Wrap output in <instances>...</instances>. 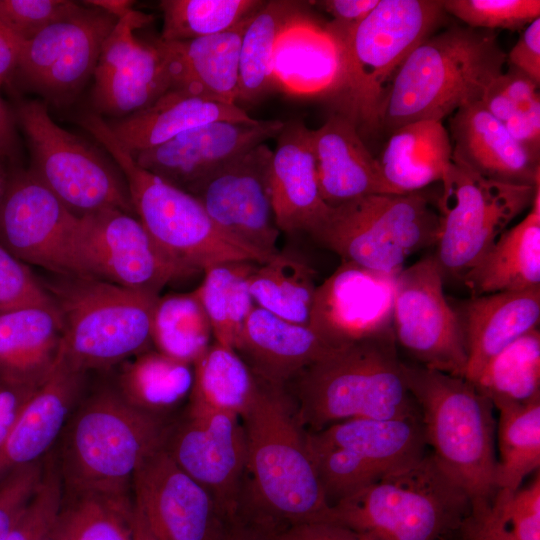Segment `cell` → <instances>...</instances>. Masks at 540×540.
Returning <instances> with one entry per match:
<instances>
[{"label": "cell", "instance_id": "26", "mask_svg": "<svg viewBox=\"0 0 540 540\" xmlns=\"http://www.w3.org/2000/svg\"><path fill=\"white\" fill-rule=\"evenodd\" d=\"M321 196L330 207L370 194H398L386 181L353 120L332 114L311 129Z\"/></svg>", "mask_w": 540, "mask_h": 540}, {"label": "cell", "instance_id": "6", "mask_svg": "<svg viewBox=\"0 0 540 540\" xmlns=\"http://www.w3.org/2000/svg\"><path fill=\"white\" fill-rule=\"evenodd\" d=\"M469 511L461 486L425 453L337 502L330 522L369 540H439L454 534Z\"/></svg>", "mask_w": 540, "mask_h": 540}, {"label": "cell", "instance_id": "22", "mask_svg": "<svg viewBox=\"0 0 540 540\" xmlns=\"http://www.w3.org/2000/svg\"><path fill=\"white\" fill-rule=\"evenodd\" d=\"M398 274L342 261L317 286L308 325L334 348L393 330Z\"/></svg>", "mask_w": 540, "mask_h": 540}, {"label": "cell", "instance_id": "54", "mask_svg": "<svg viewBox=\"0 0 540 540\" xmlns=\"http://www.w3.org/2000/svg\"><path fill=\"white\" fill-rule=\"evenodd\" d=\"M39 386L0 380V444Z\"/></svg>", "mask_w": 540, "mask_h": 540}, {"label": "cell", "instance_id": "7", "mask_svg": "<svg viewBox=\"0 0 540 540\" xmlns=\"http://www.w3.org/2000/svg\"><path fill=\"white\" fill-rule=\"evenodd\" d=\"M80 124L121 169L135 215L171 260L190 274L225 262L260 264L255 254L218 228L193 195L139 166L102 116L95 112L85 114Z\"/></svg>", "mask_w": 540, "mask_h": 540}, {"label": "cell", "instance_id": "55", "mask_svg": "<svg viewBox=\"0 0 540 540\" xmlns=\"http://www.w3.org/2000/svg\"><path fill=\"white\" fill-rule=\"evenodd\" d=\"M275 540H369L362 534L333 522H315L289 527Z\"/></svg>", "mask_w": 540, "mask_h": 540}, {"label": "cell", "instance_id": "39", "mask_svg": "<svg viewBox=\"0 0 540 540\" xmlns=\"http://www.w3.org/2000/svg\"><path fill=\"white\" fill-rule=\"evenodd\" d=\"M189 403L241 416L256 396L258 378L232 348L213 342L194 362Z\"/></svg>", "mask_w": 540, "mask_h": 540}, {"label": "cell", "instance_id": "49", "mask_svg": "<svg viewBox=\"0 0 540 540\" xmlns=\"http://www.w3.org/2000/svg\"><path fill=\"white\" fill-rule=\"evenodd\" d=\"M63 498L58 466L49 460L27 507L3 540H39L54 524Z\"/></svg>", "mask_w": 540, "mask_h": 540}, {"label": "cell", "instance_id": "9", "mask_svg": "<svg viewBox=\"0 0 540 540\" xmlns=\"http://www.w3.org/2000/svg\"><path fill=\"white\" fill-rule=\"evenodd\" d=\"M46 285L62 323L58 359L85 373L149 350L159 295L74 276Z\"/></svg>", "mask_w": 540, "mask_h": 540}, {"label": "cell", "instance_id": "8", "mask_svg": "<svg viewBox=\"0 0 540 540\" xmlns=\"http://www.w3.org/2000/svg\"><path fill=\"white\" fill-rule=\"evenodd\" d=\"M446 15L443 0H379L354 27L326 22L344 48L343 113L359 131L380 129L381 112L396 73Z\"/></svg>", "mask_w": 540, "mask_h": 540}, {"label": "cell", "instance_id": "60", "mask_svg": "<svg viewBox=\"0 0 540 540\" xmlns=\"http://www.w3.org/2000/svg\"><path fill=\"white\" fill-rule=\"evenodd\" d=\"M85 6L106 12L117 19L126 16L133 10L134 1L130 0H88L82 2Z\"/></svg>", "mask_w": 540, "mask_h": 540}, {"label": "cell", "instance_id": "58", "mask_svg": "<svg viewBox=\"0 0 540 540\" xmlns=\"http://www.w3.org/2000/svg\"><path fill=\"white\" fill-rule=\"evenodd\" d=\"M22 43L0 21V87L16 73Z\"/></svg>", "mask_w": 540, "mask_h": 540}, {"label": "cell", "instance_id": "31", "mask_svg": "<svg viewBox=\"0 0 540 540\" xmlns=\"http://www.w3.org/2000/svg\"><path fill=\"white\" fill-rule=\"evenodd\" d=\"M250 17L225 32L181 42H154L162 53L171 88L237 104L241 40Z\"/></svg>", "mask_w": 540, "mask_h": 540}, {"label": "cell", "instance_id": "19", "mask_svg": "<svg viewBox=\"0 0 540 540\" xmlns=\"http://www.w3.org/2000/svg\"><path fill=\"white\" fill-rule=\"evenodd\" d=\"M132 488L154 540H226L231 521L162 447L142 461Z\"/></svg>", "mask_w": 540, "mask_h": 540}, {"label": "cell", "instance_id": "52", "mask_svg": "<svg viewBox=\"0 0 540 540\" xmlns=\"http://www.w3.org/2000/svg\"><path fill=\"white\" fill-rule=\"evenodd\" d=\"M42 460L19 466L0 480V540L13 528L34 493L43 474Z\"/></svg>", "mask_w": 540, "mask_h": 540}, {"label": "cell", "instance_id": "38", "mask_svg": "<svg viewBox=\"0 0 540 540\" xmlns=\"http://www.w3.org/2000/svg\"><path fill=\"white\" fill-rule=\"evenodd\" d=\"M302 10L296 1L271 0L250 18L241 40L237 102L254 103L273 85V55L285 26Z\"/></svg>", "mask_w": 540, "mask_h": 540}, {"label": "cell", "instance_id": "37", "mask_svg": "<svg viewBox=\"0 0 540 540\" xmlns=\"http://www.w3.org/2000/svg\"><path fill=\"white\" fill-rule=\"evenodd\" d=\"M316 272L293 252L278 251L256 264L249 291L256 306L284 320L308 325L317 288Z\"/></svg>", "mask_w": 540, "mask_h": 540}, {"label": "cell", "instance_id": "3", "mask_svg": "<svg viewBox=\"0 0 540 540\" xmlns=\"http://www.w3.org/2000/svg\"><path fill=\"white\" fill-rule=\"evenodd\" d=\"M496 31L453 25L423 40L396 73L380 116L389 132L419 120L442 121L480 101L504 71Z\"/></svg>", "mask_w": 540, "mask_h": 540}, {"label": "cell", "instance_id": "43", "mask_svg": "<svg viewBox=\"0 0 540 540\" xmlns=\"http://www.w3.org/2000/svg\"><path fill=\"white\" fill-rule=\"evenodd\" d=\"M457 540H540V476L516 492L497 490L489 507L468 513Z\"/></svg>", "mask_w": 540, "mask_h": 540}, {"label": "cell", "instance_id": "29", "mask_svg": "<svg viewBox=\"0 0 540 540\" xmlns=\"http://www.w3.org/2000/svg\"><path fill=\"white\" fill-rule=\"evenodd\" d=\"M84 374L57 359L0 444V480L19 466L41 460L50 449L76 407Z\"/></svg>", "mask_w": 540, "mask_h": 540}, {"label": "cell", "instance_id": "41", "mask_svg": "<svg viewBox=\"0 0 540 540\" xmlns=\"http://www.w3.org/2000/svg\"><path fill=\"white\" fill-rule=\"evenodd\" d=\"M496 424L499 458L497 490L516 492L525 477L540 466V398L531 402L499 403Z\"/></svg>", "mask_w": 540, "mask_h": 540}, {"label": "cell", "instance_id": "33", "mask_svg": "<svg viewBox=\"0 0 540 540\" xmlns=\"http://www.w3.org/2000/svg\"><path fill=\"white\" fill-rule=\"evenodd\" d=\"M471 296L540 288V184L528 213L461 280Z\"/></svg>", "mask_w": 540, "mask_h": 540}, {"label": "cell", "instance_id": "61", "mask_svg": "<svg viewBox=\"0 0 540 540\" xmlns=\"http://www.w3.org/2000/svg\"><path fill=\"white\" fill-rule=\"evenodd\" d=\"M133 540H154L141 512L135 504L133 516Z\"/></svg>", "mask_w": 540, "mask_h": 540}, {"label": "cell", "instance_id": "34", "mask_svg": "<svg viewBox=\"0 0 540 540\" xmlns=\"http://www.w3.org/2000/svg\"><path fill=\"white\" fill-rule=\"evenodd\" d=\"M57 308L25 307L0 314V380L41 385L60 351Z\"/></svg>", "mask_w": 540, "mask_h": 540}, {"label": "cell", "instance_id": "59", "mask_svg": "<svg viewBox=\"0 0 540 540\" xmlns=\"http://www.w3.org/2000/svg\"><path fill=\"white\" fill-rule=\"evenodd\" d=\"M15 144L13 120L0 97V157H11L15 150Z\"/></svg>", "mask_w": 540, "mask_h": 540}, {"label": "cell", "instance_id": "44", "mask_svg": "<svg viewBox=\"0 0 540 540\" xmlns=\"http://www.w3.org/2000/svg\"><path fill=\"white\" fill-rule=\"evenodd\" d=\"M212 328L195 290L158 298L152 319V343L176 360L194 364L211 344Z\"/></svg>", "mask_w": 540, "mask_h": 540}, {"label": "cell", "instance_id": "12", "mask_svg": "<svg viewBox=\"0 0 540 540\" xmlns=\"http://www.w3.org/2000/svg\"><path fill=\"white\" fill-rule=\"evenodd\" d=\"M306 447L328 504L421 457L426 438L421 420L354 418L305 431Z\"/></svg>", "mask_w": 540, "mask_h": 540}, {"label": "cell", "instance_id": "20", "mask_svg": "<svg viewBox=\"0 0 540 540\" xmlns=\"http://www.w3.org/2000/svg\"><path fill=\"white\" fill-rule=\"evenodd\" d=\"M117 21L84 5L79 13L23 42L16 73L53 101L69 98L93 76L102 45Z\"/></svg>", "mask_w": 540, "mask_h": 540}, {"label": "cell", "instance_id": "11", "mask_svg": "<svg viewBox=\"0 0 540 540\" xmlns=\"http://www.w3.org/2000/svg\"><path fill=\"white\" fill-rule=\"evenodd\" d=\"M440 181V230L433 255L444 279L462 280L530 208L536 186L487 179L453 158Z\"/></svg>", "mask_w": 540, "mask_h": 540}, {"label": "cell", "instance_id": "51", "mask_svg": "<svg viewBox=\"0 0 540 540\" xmlns=\"http://www.w3.org/2000/svg\"><path fill=\"white\" fill-rule=\"evenodd\" d=\"M33 306L56 308L46 285L0 245V314Z\"/></svg>", "mask_w": 540, "mask_h": 540}, {"label": "cell", "instance_id": "57", "mask_svg": "<svg viewBox=\"0 0 540 540\" xmlns=\"http://www.w3.org/2000/svg\"><path fill=\"white\" fill-rule=\"evenodd\" d=\"M280 532L266 521L236 517L230 522L226 540H275Z\"/></svg>", "mask_w": 540, "mask_h": 540}, {"label": "cell", "instance_id": "48", "mask_svg": "<svg viewBox=\"0 0 540 540\" xmlns=\"http://www.w3.org/2000/svg\"><path fill=\"white\" fill-rule=\"evenodd\" d=\"M443 6L466 26L492 31L519 30L540 17L539 0H443Z\"/></svg>", "mask_w": 540, "mask_h": 540}, {"label": "cell", "instance_id": "42", "mask_svg": "<svg viewBox=\"0 0 540 540\" xmlns=\"http://www.w3.org/2000/svg\"><path fill=\"white\" fill-rule=\"evenodd\" d=\"M493 406L540 398V331L536 327L493 357L473 383Z\"/></svg>", "mask_w": 540, "mask_h": 540}, {"label": "cell", "instance_id": "63", "mask_svg": "<svg viewBox=\"0 0 540 540\" xmlns=\"http://www.w3.org/2000/svg\"><path fill=\"white\" fill-rule=\"evenodd\" d=\"M4 189H5V183H4L2 168H1V165H0V202H1V199H2V196H3Z\"/></svg>", "mask_w": 540, "mask_h": 540}, {"label": "cell", "instance_id": "16", "mask_svg": "<svg viewBox=\"0 0 540 540\" xmlns=\"http://www.w3.org/2000/svg\"><path fill=\"white\" fill-rule=\"evenodd\" d=\"M443 281L433 254L402 269L396 281L392 329L396 344L420 366L464 378L467 354L462 330Z\"/></svg>", "mask_w": 540, "mask_h": 540}, {"label": "cell", "instance_id": "23", "mask_svg": "<svg viewBox=\"0 0 540 540\" xmlns=\"http://www.w3.org/2000/svg\"><path fill=\"white\" fill-rule=\"evenodd\" d=\"M283 126L284 122L276 119L217 121L131 153L139 166L191 194L212 173L251 148L276 138Z\"/></svg>", "mask_w": 540, "mask_h": 540}, {"label": "cell", "instance_id": "27", "mask_svg": "<svg viewBox=\"0 0 540 540\" xmlns=\"http://www.w3.org/2000/svg\"><path fill=\"white\" fill-rule=\"evenodd\" d=\"M452 158L494 181L535 187L540 160L533 158L480 101L450 118Z\"/></svg>", "mask_w": 540, "mask_h": 540}, {"label": "cell", "instance_id": "62", "mask_svg": "<svg viewBox=\"0 0 540 540\" xmlns=\"http://www.w3.org/2000/svg\"><path fill=\"white\" fill-rule=\"evenodd\" d=\"M39 540H59L53 526Z\"/></svg>", "mask_w": 540, "mask_h": 540}, {"label": "cell", "instance_id": "50", "mask_svg": "<svg viewBox=\"0 0 540 540\" xmlns=\"http://www.w3.org/2000/svg\"><path fill=\"white\" fill-rule=\"evenodd\" d=\"M84 8L67 0H0V21L22 42Z\"/></svg>", "mask_w": 540, "mask_h": 540}, {"label": "cell", "instance_id": "21", "mask_svg": "<svg viewBox=\"0 0 540 540\" xmlns=\"http://www.w3.org/2000/svg\"><path fill=\"white\" fill-rule=\"evenodd\" d=\"M152 18L133 9L105 39L93 73L92 101L100 116L127 117L171 89L166 61L155 42H143L134 34Z\"/></svg>", "mask_w": 540, "mask_h": 540}, {"label": "cell", "instance_id": "13", "mask_svg": "<svg viewBox=\"0 0 540 540\" xmlns=\"http://www.w3.org/2000/svg\"><path fill=\"white\" fill-rule=\"evenodd\" d=\"M16 117L30 148L31 171L73 214L119 209L135 215L127 185L94 149L55 123L45 103L22 102Z\"/></svg>", "mask_w": 540, "mask_h": 540}, {"label": "cell", "instance_id": "35", "mask_svg": "<svg viewBox=\"0 0 540 540\" xmlns=\"http://www.w3.org/2000/svg\"><path fill=\"white\" fill-rule=\"evenodd\" d=\"M389 185L398 193L420 191L440 181L452 159V144L442 121L419 120L394 131L377 158Z\"/></svg>", "mask_w": 540, "mask_h": 540}, {"label": "cell", "instance_id": "45", "mask_svg": "<svg viewBox=\"0 0 540 540\" xmlns=\"http://www.w3.org/2000/svg\"><path fill=\"white\" fill-rule=\"evenodd\" d=\"M133 516L129 496L63 494L54 530L59 540H133Z\"/></svg>", "mask_w": 540, "mask_h": 540}, {"label": "cell", "instance_id": "4", "mask_svg": "<svg viewBox=\"0 0 540 540\" xmlns=\"http://www.w3.org/2000/svg\"><path fill=\"white\" fill-rule=\"evenodd\" d=\"M71 413L58 466L63 494L129 496L142 461L162 446L169 422L103 389Z\"/></svg>", "mask_w": 540, "mask_h": 540}, {"label": "cell", "instance_id": "40", "mask_svg": "<svg viewBox=\"0 0 540 540\" xmlns=\"http://www.w3.org/2000/svg\"><path fill=\"white\" fill-rule=\"evenodd\" d=\"M253 261H232L204 271L195 292L209 318L214 341L232 348L254 307L249 277L256 267Z\"/></svg>", "mask_w": 540, "mask_h": 540}, {"label": "cell", "instance_id": "5", "mask_svg": "<svg viewBox=\"0 0 540 540\" xmlns=\"http://www.w3.org/2000/svg\"><path fill=\"white\" fill-rule=\"evenodd\" d=\"M403 373L433 456L466 493L469 513L483 511L497 492L492 402L462 377L404 362Z\"/></svg>", "mask_w": 540, "mask_h": 540}, {"label": "cell", "instance_id": "24", "mask_svg": "<svg viewBox=\"0 0 540 540\" xmlns=\"http://www.w3.org/2000/svg\"><path fill=\"white\" fill-rule=\"evenodd\" d=\"M276 139L269 175L276 224L288 234L311 235L331 208L321 196L311 129L291 120Z\"/></svg>", "mask_w": 540, "mask_h": 540}, {"label": "cell", "instance_id": "25", "mask_svg": "<svg viewBox=\"0 0 540 540\" xmlns=\"http://www.w3.org/2000/svg\"><path fill=\"white\" fill-rule=\"evenodd\" d=\"M272 73L274 85L292 95L339 92L344 76L343 44L327 23L301 11L277 39Z\"/></svg>", "mask_w": 540, "mask_h": 540}, {"label": "cell", "instance_id": "30", "mask_svg": "<svg viewBox=\"0 0 540 540\" xmlns=\"http://www.w3.org/2000/svg\"><path fill=\"white\" fill-rule=\"evenodd\" d=\"M333 349L309 325L284 320L256 305L234 347L258 378L279 387Z\"/></svg>", "mask_w": 540, "mask_h": 540}, {"label": "cell", "instance_id": "2", "mask_svg": "<svg viewBox=\"0 0 540 540\" xmlns=\"http://www.w3.org/2000/svg\"><path fill=\"white\" fill-rule=\"evenodd\" d=\"M285 389L309 432L354 418L421 420L393 330L331 350Z\"/></svg>", "mask_w": 540, "mask_h": 540}, {"label": "cell", "instance_id": "32", "mask_svg": "<svg viewBox=\"0 0 540 540\" xmlns=\"http://www.w3.org/2000/svg\"><path fill=\"white\" fill-rule=\"evenodd\" d=\"M254 120L237 104L171 88L148 107L108 124L120 142L130 152H136L158 146L183 132L212 122Z\"/></svg>", "mask_w": 540, "mask_h": 540}, {"label": "cell", "instance_id": "47", "mask_svg": "<svg viewBox=\"0 0 540 540\" xmlns=\"http://www.w3.org/2000/svg\"><path fill=\"white\" fill-rule=\"evenodd\" d=\"M261 0H162L160 40L181 42L230 30L253 15Z\"/></svg>", "mask_w": 540, "mask_h": 540}, {"label": "cell", "instance_id": "14", "mask_svg": "<svg viewBox=\"0 0 540 540\" xmlns=\"http://www.w3.org/2000/svg\"><path fill=\"white\" fill-rule=\"evenodd\" d=\"M74 256L79 277L155 295L190 275L163 253L137 217L119 209L78 216Z\"/></svg>", "mask_w": 540, "mask_h": 540}, {"label": "cell", "instance_id": "1", "mask_svg": "<svg viewBox=\"0 0 540 540\" xmlns=\"http://www.w3.org/2000/svg\"><path fill=\"white\" fill-rule=\"evenodd\" d=\"M240 418L247 465L237 513L270 522L281 531L301 524L330 522L331 506L285 387L263 381Z\"/></svg>", "mask_w": 540, "mask_h": 540}, {"label": "cell", "instance_id": "46", "mask_svg": "<svg viewBox=\"0 0 540 540\" xmlns=\"http://www.w3.org/2000/svg\"><path fill=\"white\" fill-rule=\"evenodd\" d=\"M539 84L509 65L485 89L484 108L535 159L540 160Z\"/></svg>", "mask_w": 540, "mask_h": 540}, {"label": "cell", "instance_id": "28", "mask_svg": "<svg viewBox=\"0 0 540 540\" xmlns=\"http://www.w3.org/2000/svg\"><path fill=\"white\" fill-rule=\"evenodd\" d=\"M453 308L467 354L464 379L473 383L493 357L538 327L540 288L471 296Z\"/></svg>", "mask_w": 540, "mask_h": 540}, {"label": "cell", "instance_id": "53", "mask_svg": "<svg viewBox=\"0 0 540 540\" xmlns=\"http://www.w3.org/2000/svg\"><path fill=\"white\" fill-rule=\"evenodd\" d=\"M507 62L540 83V17L529 23L507 54Z\"/></svg>", "mask_w": 540, "mask_h": 540}, {"label": "cell", "instance_id": "15", "mask_svg": "<svg viewBox=\"0 0 540 540\" xmlns=\"http://www.w3.org/2000/svg\"><path fill=\"white\" fill-rule=\"evenodd\" d=\"M161 447L232 521L246 484V439L240 416L188 403L183 415L168 423Z\"/></svg>", "mask_w": 540, "mask_h": 540}, {"label": "cell", "instance_id": "17", "mask_svg": "<svg viewBox=\"0 0 540 540\" xmlns=\"http://www.w3.org/2000/svg\"><path fill=\"white\" fill-rule=\"evenodd\" d=\"M272 150L259 144L208 176L191 193L218 228L261 263L276 254L280 230L270 194Z\"/></svg>", "mask_w": 540, "mask_h": 540}, {"label": "cell", "instance_id": "56", "mask_svg": "<svg viewBox=\"0 0 540 540\" xmlns=\"http://www.w3.org/2000/svg\"><path fill=\"white\" fill-rule=\"evenodd\" d=\"M309 3L330 15L332 22L354 27L377 6L379 0H321Z\"/></svg>", "mask_w": 540, "mask_h": 540}, {"label": "cell", "instance_id": "36", "mask_svg": "<svg viewBox=\"0 0 540 540\" xmlns=\"http://www.w3.org/2000/svg\"><path fill=\"white\" fill-rule=\"evenodd\" d=\"M193 383L192 364L158 350H147L126 361L118 392L133 406L165 419L166 414L189 398Z\"/></svg>", "mask_w": 540, "mask_h": 540}, {"label": "cell", "instance_id": "10", "mask_svg": "<svg viewBox=\"0 0 540 540\" xmlns=\"http://www.w3.org/2000/svg\"><path fill=\"white\" fill-rule=\"evenodd\" d=\"M440 215L421 191L370 194L331 207L310 235L343 262L397 273L413 253L435 246Z\"/></svg>", "mask_w": 540, "mask_h": 540}, {"label": "cell", "instance_id": "18", "mask_svg": "<svg viewBox=\"0 0 540 540\" xmlns=\"http://www.w3.org/2000/svg\"><path fill=\"white\" fill-rule=\"evenodd\" d=\"M78 216L32 171L5 185L0 202V245L25 264L58 276L79 277L74 256Z\"/></svg>", "mask_w": 540, "mask_h": 540}]
</instances>
